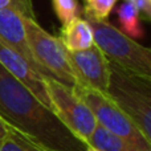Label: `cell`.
<instances>
[{
    "label": "cell",
    "mask_w": 151,
    "mask_h": 151,
    "mask_svg": "<svg viewBox=\"0 0 151 151\" xmlns=\"http://www.w3.org/2000/svg\"><path fill=\"white\" fill-rule=\"evenodd\" d=\"M0 114L49 151H85V143L76 138L57 115L27 86L0 65Z\"/></svg>",
    "instance_id": "1"
},
{
    "label": "cell",
    "mask_w": 151,
    "mask_h": 151,
    "mask_svg": "<svg viewBox=\"0 0 151 151\" xmlns=\"http://www.w3.org/2000/svg\"><path fill=\"white\" fill-rule=\"evenodd\" d=\"M93 31L94 44L99 48L110 64L129 72L151 80V49L137 42L133 37L106 20L86 16Z\"/></svg>",
    "instance_id": "2"
},
{
    "label": "cell",
    "mask_w": 151,
    "mask_h": 151,
    "mask_svg": "<svg viewBox=\"0 0 151 151\" xmlns=\"http://www.w3.org/2000/svg\"><path fill=\"white\" fill-rule=\"evenodd\" d=\"M106 96L119 106L151 141V80L131 74L110 64Z\"/></svg>",
    "instance_id": "3"
},
{
    "label": "cell",
    "mask_w": 151,
    "mask_h": 151,
    "mask_svg": "<svg viewBox=\"0 0 151 151\" xmlns=\"http://www.w3.org/2000/svg\"><path fill=\"white\" fill-rule=\"evenodd\" d=\"M24 28L33 58L45 77L63 82L74 90L77 78L68 58V50L56 36L48 33L32 16H24Z\"/></svg>",
    "instance_id": "4"
},
{
    "label": "cell",
    "mask_w": 151,
    "mask_h": 151,
    "mask_svg": "<svg viewBox=\"0 0 151 151\" xmlns=\"http://www.w3.org/2000/svg\"><path fill=\"white\" fill-rule=\"evenodd\" d=\"M74 91L90 107L98 126L122 138L135 150L151 151V141L146 139V137L129 118V115L121 110L119 106L105 93L83 86H77Z\"/></svg>",
    "instance_id": "5"
},
{
    "label": "cell",
    "mask_w": 151,
    "mask_h": 151,
    "mask_svg": "<svg viewBox=\"0 0 151 151\" xmlns=\"http://www.w3.org/2000/svg\"><path fill=\"white\" fill-rule=\"evenodd\" d=\"M52 111L63 125L88 146L90 135L97 127V121L90 107L77 96L72 88L50 77L44 78Z\"/></svg>",
    "instance_id": "6"
},
{
    "label": "cell",
    "mask_w": 151,
    "mask_h": 151,
    "mask_svg": "<svg viewBox=\"0 0 151 151\" xmlns=\"http://www.w3.org/2000/svg\"><path fill=\"white\" fill-rule=\"evenodd\" d=\"M68 58L77 78V86L106 94L110 82V63L96 44L83 50H68Z\"/></svg>",
    "instance_id": "7"
},
{
    "label": "cell",
    "mask_w": 151,
    "mask_h": 151,
    "mask_svg": "<svg viewBox=\"0 0 151 151\" xmlns=\"http://www.w3.org/2000/svg\"><path fill=\"white\" fill-rule=\"evenodd\" d=\"M0 65L11 76L29 89L44 105L52 110L49 97L44 83V76L40 74L25 58L16 50L0 41Z\"/></svg>",
    "instance_id": "8"
},
{
    "label": "cell",
    "mask_w": 151,
    "mask_h": 151,
    "mask_svg": "<svg viewBox=\"0 0 151 151\" xmlns=\"http://www.w3.org/2000/svg\"><path fill=\"white\" fill-rule=\"evenodd\" d=\"M24 13L15 8H3L0 9V41L8 45L13 50L21 55L40 74L36 60L33 58L27 40L25 28H24ZM44 76V74H42ZM45 77V76H44Z\"/></svg>",
    "instance_id": "9"
},
{
    "label": "cell",
    "mask_w": 151,
    "mask_h": 151,
    "mask_svg": "<svg viewBox=\"0 0 151 151\" xmlns=\"http://www.w3.org/2000/svg\"><path fill=\"white\" fill-rule=\"evenodd\" d=\"M58 39L69 52L88 49L94 44L90 24L86 19H82L80 16L74 17L66 25L63 27Z\"/></svg>",
    "instance_id": "10"
},
{
    "label": "cell",
    "mask_w": 151,
    "mask_h": 151,
    "mask_svg": "<svg viewBox=\"0 0 151 151\" xmlns=\"http://www.w3.org/2000/svg\"><path fill=\"white\" fill-rule=\"evenodd\" d=\"M88 146L96 147L99 151H138L122 138L114 135L98 125L89 138Z\"/></svg>",
    "instance_id": "11"
},
{
    "label": "cell",
    "mask_w": 151,
    "mask_h": 151,
    "mask_svg": "<svg viewBox=\"0 0 151 151\" xmlns=\"http://www.w3.org/2000/svg\"><path fill=\"white\" fill-rule=\"evenodd\" d=\"M0 151H49L9 125V133L0 145Z\"/></svg>",
    "instance_id": "12"
},
{
    "label": "cell",
    "mask_w": 151,
    "mask_h": 151,
    "mask_svg": "<svg viewBox=\"0 0 151 151\" xmlns=\"http://www.w3.org/2000/svg\"><path fill=\"white\" fill-rule=\"evenodd\" d=\"M122 32L130 37H141L143 35L142 25L139 23V12L131 3L125 1L117 11Z\"/></svg>",
    "instance_id": "13"
},
{
    "label": "cell",
    "mask_w": 151,
    "mask_h": 151,
    "mask_svg": "<svg viewBox=\"0 0 151 151\" xmlns=\"http://www.w3.org/2000/svg\"><path fill=\"white\" fill-rule=\"evenodd\" d=\"M52 4L63 27L77 17L80 13L78 0H52Z\"/></svg>",
    "instance_id": "14"
},
{
    "label": "cell",
    "mask_w": 151,
    "mask_h": 151,
    "mask_svg": "<svg viewBox=\"0 0 151 151\" xmlns=\"http://www.w3.org/2000/svg\"><path fill=\"white\" fill-rule=\"evenodd\" d=\"M117 0H85V15L105 20L113 11Z\"/></svg>",
    "instance_id": "15"
},
{
    "label": "cell",
    "mask_w": 151,
    "mask_h": 151,
    "mask_svg": "<svg viewBox=\"0 0 151 151\" xmlns=\"http://www.w3.org/2000/svg\"><path fill=\"white\" fill-rule=\"evenodd\" d=\"M3 8H15L24 15L33 17L31 0H0V9Z\"/></svg>",
    "instance_id": "16"
},
{
    "label": "cell",
    "mask_w": 151,
    "mask_h": 151,
    "mask_svg": "<svg viewBox=\"0 0 151 151\" xmlns=\"http://www.w3.org/2000/svg\"><path fill=\"white\" fill-rule=\"evenodd\" d=\"M126 1L131 3L138 9L141 17L143 16L146 20L151 17V0H126Z\"/></svg>",
    "instance_id": "17"
},
{
    "label": "cell",
    "mask_w": 151,
    "mask_h": 151,
    "mask_svg": "<svg viewBox=\"0 0 151 151\" xmlns=\"http://www.w3.org/2000/svg\"><path fill=\"white\" fill-rule=\"evenodd\" d=\"M8 133H9V123L1 117L0 114V145L4 142V139L7 138Z\"/></svg>",
    "instance_id": "18"
},
{
    "label": "cell",
    "mask_w": 151,
    "mask_h": 151,
    "mask_svg": "<svg viewBox=\"0 0 151 151\" xmlns=\"http://www.w3.org/2000/svg\"><path fill=\"white\" fill-rule=\"evenodd\" d=\"M85 151H99L98 149H96V147H91V146H88L85 149Z\"/></svg>",
    "instance_id": "19"
}]
</instances>
